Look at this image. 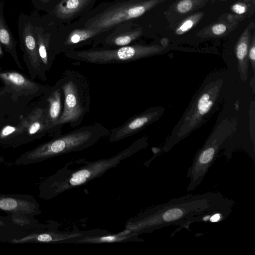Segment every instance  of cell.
<instances>
[{"instance_id":"20","label":"cell","mask_w":255,"mask_h":255,"mask_svg":"<svg viewBox=\"0 0 255 255\" xmlns=\"http://www.w3.org/2000/svg\"><path fill=\"white\" fill-rule=\"evenodd\" d=\"M139 35L137 32H129L108 37L104 42L108 47H119L128 45Z\"/></svg>"},{"instance_id":"1","label":"cell","mask_w":255,"mask_h":255,"mask_svg":"<svg viewBox=\"0 0 255 255\" xmlns=\"http://www.w3.org/2000/svg\"><path fill=\"white\" fill-rule=\"evenodd\" d=\"M235 204L219 192L186 195L148 208L129 219L126 228L139 235L170 226H189L209 217L222 221Z\"/></svg>"},{"instance_id":"3","label":"cell","mask_w":255,"mask_h":255,"mask_svg":"<svg viewBox=\"0 0 255 255\" xmlns=\"http://www.w3.org/2000/svg\"><path fill=\"white\" fill-rule=\"evenodd\" d=\"M110 130L95 122L79 127L38 145L22 154L13 162L14 165L37 163L68 153L88 148L109 136Z\"/></svg>"},{"instance_id":"7","label":"cell","mask_w":255,"mask_h":255,"mask_svg":"<svg viewBox=\"0 0 255 255\" xmlns=\"http://www.w3.org/2000/svg\"><path fill=\"white\" fill-rule=\"evenodd\" d=\"M146 8L142 3L131 1L125 2L91 19L86 26L106 30L126 20L139 17L145 12Z\"/></svg>"},{"instance_id":"16","label":"cell","mask_w":255,"mask_h":255,"mask_svg":"<svg viewBox=\"0 0 255 255\" xmlns=\"http://www.w3.org/2000/svg\"><path fill=\"white\" fill-rule=\"evenodd\" d=\"M4 5L3 1L0 0V43L2 48L11 55L16 65L22 69L16 51V41L4 17Z\"/></svg>"},{"instance_id":"8","label":"cell","mask_w":255,"mask_h":255,"mask_svg":"<svg viewBox=\"0 0 255 255\" xmlns=\"http://www.w3.org/2000/svg\"><path fill=\"white\" fill-rule=\"evenodd\" d=\"M57 227L43 229L27 234L23 237L14 239L11 244L46 243L76 244L80 238L90 234L92 231L63 232L56 230Z\"/></svg>"},{"instance_id":"26","label":"cell","mask_w":255,"mask_h":255,"mask_svg":"<svg viewBox=\"0 0 255 255\" xmlns=\"http://www.w3.org/2000/svg\"><path fill=\"white\" fill-rule=\"evenodd\" d=\"M233 10L237 13L242 14L245 12V7L241 4H235L233 6Z\"/></svg>"},{"instance_id":"14","label":"cell","mask_w":255,"mask_h":255,"mask_svg":"<svg viewBox=\"0 0 255 255\" xmlns=\"http://www.w3.org/2000/svg\"><path fill=\"white\" fill-rule=\"evenodd\" d=\"M21 122L24 128V144L44 135L48 132L46 105L36 108Z\"/></svg>"},{"instance_id":"9","label":"cell","mask_w":255,"mask_h":255,"mask_svg":"<svg viewBox=\"0 0 255 255\" xmlns=\"http://www.w3.org/2000/svg\"><path fill=\"white\" fill-rule=\"evenodd\" d=\"M0 211L9 214L36 216L41 214L40 206L30 194H0Z\"/></svg>"},{"instance_id":"18","label":"cell","mask_w":255,"mask_h":255,"mask_svg":"<svg viewBox=\"0 0 255 255\" xmlns=\"http://www.w3.org/2000/svg\"><path fill=\"white\" fill-rule=\"evenodd\" d=\"M15 225L26 234L39 230L55 227L52 223H39L33 216L20 214H7Z\"/></svg>"},{"instance_id":"29","label":"cell","mask_w":255,"mask_h":255,"mask_svg":"<svg viewBox=\"0 0 255 255\" xmlns=\"http://www.w3.org/2000/svg\"><path fill=\"white\" fill-rule=\"evenodd\" d=\"M4 162V159L2 156L0 154V164L3 163Z\"/></svg>"},{"instance_id":"12","label":"cell","mask_w":255,"mask_h":255,"mask_svg":"<svg viewBox=\"0 0 255 255\" xmlns=\"http://www.w3.org/2000/svg\"><path fill=\"white\" fill-rule=\"evenodd\" d=\"M44 94L47 109V131L54 137L61 134L57 123L63 110V93L55 84L49 87Z\"/></svg>"},{"instance_id":"28","label":"cell","mask_w":255,"mask_h":255,"mask_svg":"<svg viewBox=\"0 0 255 255\" xmlns=\"http://www.w3.org/2000/svg\"><path fill=\"white\" fill-rule=\"evenodd\" d=\"M3 55L2 47L0 43V57H2Z\"/></svg>"},{"instance_id":"19","label":"cell","mask_w":255,"mask_h":255,"mask_svg":"<svg viewBox=\"0 0 255 255\" xmlns=\"http://www.w3.org/2000/svg\"><path fill=\"white\" fill-rule=\"evenodd\" d=\"M26 234L14 224L8 216L0 215V242L9 243L12 240L21 238Z\"/></svg>"},{"instance_id":"13","label":"cell","mask_w":255,"mask_h":255,"mask_svg":"<svg viewBox=\"0 0 255 255\" xmlns=\"http://www.w3.org/2000/svg\"><path fill=\"white\" fill-rule=\"evenodd\" d=\"M30 14L36 35L39 56L43 70L46 72L50 69L55 59L50 48L51 33L48 30L43 18L40 17L37 12L33 11Z\"/></svg>"},{"instance_id":"23","label":"cell","mask_w":255,"mask_h":255,"mask_svg":"<svg viewBox=\"0 0 255 255\" xmlns=\"http://www.w3.org/2000/svg\"><path fill=\"white\" fill-rule=\"evenodd\" d=\"M193 22L191 20H188L185 21L180 27L176 30V33L178 34H181L189 29H190L193 26Z\"/></svg>"},{"instance_id":"5","label":"cell","mask_w":255,"mask_h":255,"mask_svg":"<svg viewBox=\"0 0 255 255\" xmlns=\"http://www.w3.org/2000/svg\"><path fill=\"white\" fill-rule=\"evenodd\" d=\"M153 52L150 47L128 45L116 48L70 50L64 54L73 60L95 64H109L131 62L148 56Z\"/></svg>"},{"instance_id":"27","label":"cell","mask_w":255,"mask_h":255,"mask_svg":"<svg viewBox=\"0 0 255 255\" xmlns=\"http://www.w3.org/2000/svg\"><path fill=\"white\" fill-rule=\"evenodd\" d=\"M249 57L252 63L253 69H255V47L253 46L249 52Z\"/></svg>"},{"instance_id":"17","label":"cell","mask_w":255,"mask_h":255,"mask_svg":"<svg viewBox=\"0 0 255 255\" xmlns=\"http://www.w3.org/2000/svg\"><path fill=\"white\" fill-rule=\"evenodd\" d=\"M90 0H62L52 11L56 17L68 19L76 15L89 3Z\"/></svg>"},{"instance_id":"10","label":"cell","mask_w":255,"mask_h":255,"mask_svg":"<svg viewBox=\"0 0 255 255\" xmlns=\"http://www.w3.org/2000/svg\"><path fill=\"white\" fill-rule=\"evenodd\" d=\"M0 79L9 91L20 96L40 95L49 87L32 81L15 71H0Z\"/></svg>"},{"instance_id":"25","label":"cell","mask_w":255,"mask_h":255,"mask_svg":"<svg viewBox=\"0 0 255 255\" xmlns=\"http://www.w3.org/2000/svg\"><path fill=\"white\" fill-rule=\"evenodd\" d=\"M226 30V27L223 24L215 25L212 27L213 33L216 35H220L223 33Z\"/></svg>"},{"instance_id":"21","label":"cell","mask_w":255,"mask_h":255,"mask_svg":"<svg viewBox=\"0 0 255 255\" xmlns=\"http://www.w3.org/2000/svg\"><path fill=\"white\" fill-rule=\"evenodd\" d=\"M214 99L209 93L203 94L198 99L196 106V116L200 118L207 114L213 104Z\"/></svg>"},{"instance_id":"22","label":"cell","mask_w":255,"mask_h":255,"mask_svg":"<svg viewBox=\"0 0 255 255\" xmlns=\"http://www.w3.org/2000/svg\"><path fill=\"white\" fill-rule=\"evenodd\" d=\"M192 7V2L190 0H183L177 5L178 10L181 13L189 11Z\"/></svg>"},{"instance_id":"24","label":"cell","mask_w":255,"mask_h":255,"mask_svg":"<svg viewBox=\"0 0 255 255\" xmlns=\"http://www.w3.org/2000/svg\"><path fill=\"white\" fill-rule=\"evenodd\" d=\"M51 0H31L33 6L37 9H42Z\"/></svg>"},{"instance_id":"6","label":"cell","mask_w":255,"mask_h":255,"mask_svg":"<svg viewBox=\"0 0 255 255\" xmlns=\"http://www.w3.org/2000/svg\"><path fill=\"white\" fill-rule=\"evenodd\" d=\"M17 24L19 45L30 76L32 78L38 76L46 80V72L39 56L36 35L31 14L21 13Z\"/></svg>"},{"instance_id":"15","label":"cell","mask_w":255,"mask_h":255,"mask_svg":"<svg viewBox=\"0 0 255 255\" xmlns=\"http://www.w3.org/2000/svg\"><path fill=\"white\" fill-rule=\"evenodd\" d=\"M121 233L113 234L107 231H93L77 241L76 244H100L124 243L126 242H143L139 235L128 229Z\"/></svg>"},{"instance_id":"2","label":"cell","mask_w":255,"mask_h":255,"mask_svg":"<svg viewBox=\"0 0 255 255\" xmlns=\"http://www.w3.org/2000/svg\"><path fill=\"white\" fill-rule=\"evenodd\" d=\"M146 145L145 140L140 138L111 157L89 162L74 169H69L65 165L41 182L38 196L44 200H50L64 192L85 185L91 180L101 177L109 169L117 166L122 161L142 149Z\"/></svg>"},{"instance_id":"4","label":"cell","mask_w":255,"mask_h":255,"mask_svg":"<svg viewBox=\"0 0 255 255\" xmlns=\"http://www.w3.org/2000/svg\"><path fill=\"white\" fill-rule=\"evenodd\" d=\"M63 96V110L57 123L61 132L63 125L72 128L79 127L90 112V85L86 77L72 69L65 70L55 83Z\"/></svg>"},{"instance_id":"11","label":"cell","mask_w":255,"mask_h":255,"mask_svg":"<svg viewBox=\"0 0 255 255\" xmlns=\"http://www.w3.org/2000/svg\"><path fill=\"white\" fill-rule=\"evenodd\" d=\"M156 114L152 110H148L129 118L122 125L110 130L109 141L117 142L136 133L152 122Z\"/></svg>"}]
</instances>
